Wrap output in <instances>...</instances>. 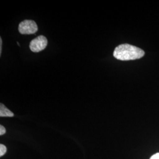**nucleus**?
<instances>
[{
  "label": "nucleus",
  "instance_id": "423d86ee",
  "mask_svg": "<svg viewBox=\"0 0 159 159\" xmlns=\"http://www.w3.org/2000/svg\"><path fill=\"white\" fill-rule=\"evenodd\" d=\"M6 133V128L3 125H0V135L2 136Z\"/></svg>",
  "mask_w": 159,
  "mask_h": 159
},
{
  "label": "nucleus",
  "instance_id": "7ed1b4c3",
  "mask_svg": "<svg viewBox=\"0 0 159 159\" xmlns=\"http://www.w3.org/2000/svg\"><path fill=\"white\" fill-rule=\"evenodd\" d=\"M48 41L45 36L39 35L34 39L30 43V48L34 52H39L43 51L46 48Z\"/></svg>",
  "mask_w": 159,
  "mask_h": 159
},
{
  "label": "nucleus",
  "instance_id": "f03ea898",
  "mask_svg": "<svg viewBox=\"0 0 159 159\" xmlns=\"http://www.w3.org/2000/svg\"><path fill=\"white\" fill-rule=\"evenodd\" d=\"M18 31L23 35L35 34L38 31V27L33 20H25L20 23Z\"/></svg>",
  "mask_w": 159,
  "mask_h": 159
},
{
  "label": "nucleus",
  "instance_id": "f257e3e1",
  "mask_svg": "<svg viewBox=\"0 0 159 159\" xmlns=\"http://www.w3.org/2000/svg\"><path fill=\"white\" fill-rule=\"evenodd\" d=\"M114 57L121 61L134 60L142 58L144 51L136 46L123 44L117 46L113 52Z\"/></svg>",
  "mask_w": 159,
  "mask_h": 159
},
{
  "label": "nucleus",
  "instance_id": "20e7f679",
  "mask_svg": "<svg viewBox=\"0 0 159 159\" xmlns=\"http://www.w3.org/2000/svg\"><path fill=\"white\" fill-rule=\"evenodd\" d=\"M14 116V113L9 109L6 107L4 104L2 103L0 104V117H12Z\"/></svg>",
  "mask_w": 159,
  "mask_h": 159
},
{
  "label": "nucleus",
  "instance_id": "39448f33",
  "mask_svg": "<svg viewBox=\"0 0 159 159\" xmlns=\"http://www.w3.org/2000/svg\"><path fill=\"white\" fill-rule=\"evenodd\" d=\"M7 148L6 146L4 144H0V156L1 157L3 156L7 152Z\"/></svg>",
  "mask_w": 159,
  "mask_h": 159
},
{
  "label": "nucleus",
  "instance_id": "6e6552de",
  "mask_svg": "<svg viewBox=\"0 0 159 159\" xmlns=\"http://www.w3.org/2000/svg\"><path fill=\"white\" fill-rule=\"evenodd\" d=\"M2 40L0 37V56L1 55V52H2Z\"/></svg>",
  "mask_w": 159,
  "mask_h": 159
},
{
  "label": "nucleus",
  "instance_id": "0eeeda50",
  "mask_svg": "<svg viewBox=\"0 0 159 159\" xmlns=\"http://www.w3.org/2000/svg\"><path fill=\"white\" fill-rule=\"evenodd\" d=\"M150 159H159V153L154 154Z\"/></svg>",
  "mask_w": 159,
  "mask_h": 159
}]
</instances>
